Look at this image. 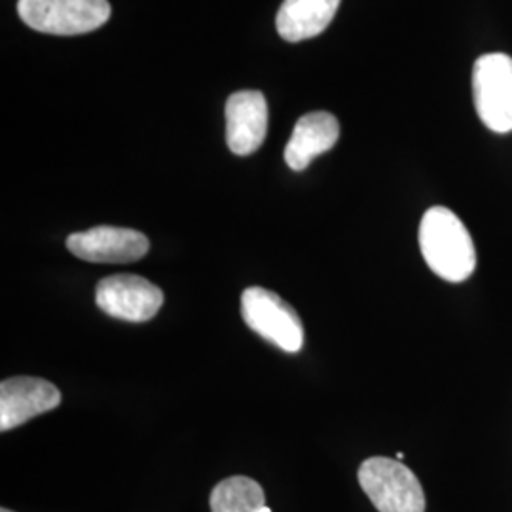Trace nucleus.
<instances>
[{"label": "nucleus", "mask_w": 512, "mask_h": 512, "mask_svg": "<svg viewBox=\"0 0 512 512\" xmlns=\"http://www.w3.org/2000/svg\"><path fill=\"white\" fill-rule=\"evenodd\" d=\"M420 249L431 272L450 283L469 279L476 268V251L467 226L446 207H431L420 224Z\"/></svg>", "instance_id": "obj_1"}, {"label": "nucleus", "mask_w": 512, "mask_h": 512, "mask_svg": "<svg viewBox=\"0 0 512 512\" xmlns=\"http://www.w3.org/2000/svg\"><path fill=\"white\" fill-rule=\"evenodd\" d=\"M264 505L262 486L249 476L226 478L211 494V512H258Z\"/></svg>", "instance_id": "obj_12"}, {"label": "nucleus", "mask_w": 512, "mask_h": 512, "mask_svg": "<svg viewBox=\"0 0 512 512\" xmlns=\"http://www.w3.org/2000/svg\"><path fill=\"white\" fill-rule=\"evenodd\" d=\"M109 0H19L18 14L31 29L73 37L92 33L110 18Z\"/></svg>", "instance_id": "obj_2"}, {"label": "nucleus", "mask_w": 512, "mask_h": 512, "mask_svg": "<svg viewBox=\"0 0 512 512\" xmlns=\"http://www.w3.org/2000/svg\"><path fill=\"white\" fill-rule=\"evenodd\" d=\"M0 512H14V511H8V509H2Z\"/></svg>", "instance_id": "obj_15"}, {"label": "nucleus", "mask_w": 512, "mask_h": 512, "mask_svg": "<svg viewBox=\"0 0 512 512\" xmlns=\"http://www.w3.org/2000/svg\"><path fill=\"white\" fill-rule=\"evenodd\" d=\"M473 95L478 118L494 133L512 131V57L486 54L473 69Z\"/></svg>", "instance_id": "obj_5"}, {"label": "nucleus", "mask_w": 512, "mask_h": 512, "mask_svg": "<svg viewBox=\"0 0 512 512\" xmlns=\"http://www.w3.org/2000/svg\"><path fill=\"white\" fill-rule=\"evenodd\" d=\"M67 249L86 262L128 264L147 255L150 241L145 234L131 228L95 226L86 232L71 234L67 238Z\"/></svg>", "instance_id": "obj_7"}, {"label": "nucleus", "mask_w": 512, "mask_h": 512, "mask_svg": "<svg viewBox=\"0 0 512 512\" xmlns=\"http://www.w3.org/2000/svg\"><path fill=\"white\" fill-rule=\"evenodd\" d=\"M59 404V389L42 378L18 376L4 380L0 384V431H12Z\"/></svg>", "instance_id": "obj_8"}, {"label": "nucleus", "mask_w": 512, "mask_h": 512, "mask_svg": "<svg viewBox=\"0 0 512 512\" xmlns=\"http://www.w3.org/2000/svg\"><path fill=\"white\" fill-rule=\"evenodd\" d=\"M342 0H285L277 12V33L287 42L321 35L336 16Z\"/></svg>", "instance_id": "obj_11"}, {"label": "nucleus", "mask_w": 512, "mask_h": 512, "mask_svg": "<svg viewBox=\"0 0 512 512\" xmlns=\"http://www.w3.org/2000/svg\"><path fill=\"white\" fill-rule=\"evenodd\" d=\"M268 133V103L255 90L234 93L226 101V143L236 156L262 147Z\"/></svg>", "instance_id": "obj_9"}, {"label": "nucleus", "mask_w": 512, "mask_h": 512, "mask_svg": "<svg viewBox=\"0 0 512 512\" xmlns=\"http://www.w3.org/2000/svg\"><path fill=\"white\" fill-rule=\"evenodd\" d=\"M359 484L380 512H425V494L418 476L403 461L368 458L359 467Z\"/></svg>", "instance_id": "obj_3"}, {"label": "nucleus", "mask_w": 512, "mask_h": 512, "mask_svg": "<svg viewBox=\"0 0 512 512\" xmlns=\"http://www.w3.org/2000/svg\"><path fill=\"white\" fill-rule=\"evenodd\" d=\"M95 302L110 317L143 323L164 306V293L141 275L116 274L99 281Z\"/></svg>", "instance_id": "obj_6"}, {"label": "nucleus", "mask_w": 512, "mask_h": 512, "mask_svg": "<svg viewBox=\"0 0 512 512\" xmlns=\"http://www.w3.org/2000/svg\"><path fill=\"white\" fill-rule=\"evenodd\" d=\"M397 459H399V461H401V459H404L403 452H399V454H397Z\"/></svg>", "instance_id": "obj_14"}, {"label": "nucleus", "mask_w": 512, "mask_h": 512, "mask_svg": "<svg viewBox=\"0 0 512 512\" xmlns=\"http://www.w3.org/2000/svg\"><path fill=\"white\" fill-rule=\"evenodd\" d=\"M241 315L247 327L272 342L275 348L296 353L304 346V325L289 302L262 287L241 294Z\"/></svg>", "instance_id": "obj_4"}, {"label": "nucleus", "mask_w": 512, "mask_h": 512, "mask_svg": "<svg viewBox=\"0 0 512 512\" xmlns=\"http://www.w3.org/2000/svg\"><path fill=\"white\" fill-rule=\"evenodd\" d=\"M258 512H272V511H270V509H268V507H266V505H264V507H262V509H258Z\"/></svg>", "instance_id": "obj_13"}, {"label": "nucleus", "mask_w": 512, "mask_h": 512, "mask_svg": "<svg viewBox=\"0 0 512 512\" xmlns=\"http://www.w3.org/2000/svg\"><path fill=\"white\" fill-rule=\"evenodd\" d=\"M340 139V124L330 112L302 116L285 147V162L293 171H304L321 154L329 152Z\"/></svg>", "instance_id": "obj_10"}]
</instances>
